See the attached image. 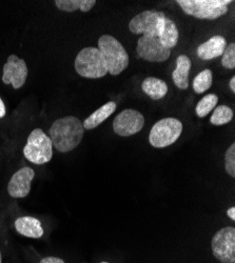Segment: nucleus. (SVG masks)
<instances>
[{"label": "nucleus", "mask_w": 235, "mask_h": 263, "mask_svg": "<svg viewBox=\"0 0 235 263\" xmlns=\"http://www.w3.org/2000/svg\"><path fill=\"white\" fill-rule=\"evenodd\" d=\"M28 77V67L24 59L16 55H10L7 63L4 65L3 81L6 84H12L18 90L23 86Z\"/></svg>", "instance_id": "11"}, {"label": "nucleus", "mask_w": 235, "mask_h": 263, "mask_svg": "<svg viewBox=\"0 0 235 263\" xmlns=\"http://www.w3.org/2000/svg\"><path fill=\"white\" fill-rule=\"evenodd\" d=\"M227 214H228V216L231 218V220H235V208H234V206L230 208V209L228 210Z\"/></svg>", "instance_id": "27"}, {"label": "nucleus", "mask_w": 235, "mask_h": 263, "mask_svg": "<svg viewBox=\"0 0 235 263\" xmlns=\"http://www.w3.org/2000/svg\"><path fill=\"white\" fill-rule=\"evenodd\" d=\"M15 229L20 235L28 238L39 239L44 236V228H42L41 222L35 217H19L15 221Z\"/></svg>", "instance_id": "14"}, {"label": "nucleus", "mask_w": 235, "mask_h": 263, "mask_svg": "<svg viewBox=\"0 0 235 263\" xmlns=\"http://www.w3.org/2000/svg\"><path fill=\"white\" fill-rule=\"evenodd\" d=\"M83 134L82 122L74 116L57 119L50 128V139L53 146L60 153H69L76 148L80 144Z\"/></svg>", "instance_id": "1"}, {"label": "nucleus", "mask_w": 235, "mask_h": 263, "mask_svg": "<svg viewBox=\"0 0 235 263\" xmlns=\"http://www.w3.org/2000/svg\"><path fill=\"white\" fill-rule=\"evenodd\" d=\"M144 126V118L141 113L132 108L123 109L113 121V129L121 137L135 135Z\"/></svg>", "instance_id": "9"}, {"label": "nucleus", "mask_w": 235, "mask_h": 263, "mask_svg": "<svg viewBox=\"0 0 235 263\" xmlns=\"http://www.w3.org/2000/svg\"><path fill=\"white\" fill-rule=\"evenodd\" d=\"M98 50L104 58L108 73L111 75H119L129 65V55L115 37L102 35L98 39Z\"/></svg>", "instance_id": "2"}, {"label": "nucleus", "mask_w": 235, "mask_h": 263, "mask_svg": "<svg viewBox=\"0 0 235 263\" xmlns=\"http://www.w3.org/2000/svg\"><path fill=\"white\" fill-rule=\"evenodd\" d=\"M6 114H7V108H6V105H5L4 101H3V99L0 98V119L4 118V117L6 116Z\"/></svg>", "instance_id": "26"}, {"label": "nucleus", "mask_w": 235, "mask_h": 263, "mask_svg": "<svg viewBox=\"0 0 235 263\" xmlns=\"http://www.w3.org/2000/svg\"><path fill=\"white\" fill-rule=\"evenodd\" d=\"M39 263H66L61 258L58 257H46L44 259H41Z\"/></svg>", "instance_id": "25"}, {"label": "nucleus", "mask_w": 235, "mask_h": 263, "mask_svg": "<svg viewBox=\"0 0 235 263\" xmlns=\"http://www.w3.org/2000/svg\"><path fill=\"white\" fill-rule=\"evenodd\" d=\"M233 118V111L227 105H219L213 112L210 122L214 125H224L229 123Z\"/></svg>", "instance_id": "22"}, {"label": "nucleus", "mask_w": 235, "mask_h": 263, "mask_svg": "<svg viewBox=\"0 0 235 263\" xmlns=\"http://www.w3.org/2000/svg\"><path fill=\"white\" fill-rule=\"evenodd\" d=\"M25 157L34 164H45L53 158V143L50 137L40 128H35L29 135L24 147Z\"/></svg>", "instance_id": "5"}, {"label": "nucleus", "mask_w": 235, "mask_h": 263, "mask_svg": "<svg viewBox=\"0 0 235 263\" xmlns=\"http://www.w3.org/2000/svg\"><path fill=\"white\" fill-rule=\"evenodd\" d=\"M183 133V123L175 118H165L157 121L150 130L149 142L156 148L172 145Z\"/></svg>", "instance_id": "6"}, {"label": "nucleus", "mask_w": 235, "mask_h": 263, "mask_svg": "<svg viewBox=\"0 0 235 263\" xmlns=\"http://www.w3.org/2000/svg\"><path fill=\"white\" fill-rule=\"evenodd\" d=\"M0 263H3V255H2V252H0Z\"/></svg>", "instance_id": "29"}, {"label": "nucleus", "mask_w": 235, "mask_h": 263, "mask_svg": "<svg viewBox=\"0 0 235 263\" xmlns=\"http://www.w3.org/2000/svg\"><path fill=\"white\" fill-rule=\"evenodd\" d=\"M191 65V59L187 55L178 56L176 60V68L173 71L172 78L174 84L180 90H187L189 87V74Z\"/></svg>", "instance_id": "15"}, {"label": "nucleus", "mask_w": 235, "mask_h": 263, "mask_svg": "<svg viewBox=\"0 0 235 263\" xmlns=\"http://www.w3.org/2000/svg\"><path fill=\"white\" fill-rule=\"evenodd\" d=\"M232 0H178L183 11L198 19L214 20L228 13Z\"/></svg>", "instance_id": "3"}, {"label": "nucleus", "mask_w": 235, "mask_h": 263, "mask_svg": "<svg viewBox=\"0 0 235 263\" xmlns=\"http://www.w3.org/2000/svg\"><path fill=\"white\" fill-rule=\"evenodd\" d=\"M166 17L167 16L162 12L155 10L143 11L131 19L129 30L133 34L158 37L162 30Z\"/></svg>", "instance_id": "7"}, {"label": "nucleus", "mask_w": 235, "mask_h": 263, "mask_svg": "<svg viewBox=\"0 0 235 263\" xmlns=\"http://www.w3.org/2000/svg\"><path fill=\"white\" fill-rule=\"evenodd\" d=\"M213 82V75L210 70H204L196 75L193 80V90L197 94H203L208 91Z\"/></svg>", "instance_id": "21"}, {"label": "nucleus", "mask_w": 235, "mask_h": 263, "mask_svg": "<svg viewBox=\"0 0 235 263\" xmlns=\"http://www.w3.org/2000/svg\"><path fill=\"white\" fill-rule=\"evenodd\" d=\"M225 168L232 178L235 177V143H232L225 154Z\"/></svg>", "instance_id": "23"}, {"label": "nucleus", "mask_w": 235, "mask_h": 263, "mask_svg": "<svg viewBox=\"0 0 235 263\" xmlns=\"http://www.w3.org/2000/svg\"><path fill=\"white\" fill-rule=\"evenodd\" d=\"M117 105L115 102L111 101L103 104L102 106H100L98 109L94 113H92L87 119H85L82 124L84 129H93L95 127H97L99 124H101L104 120L108 119L116 109Z\"/></svg>", "instance_id": "16"}, {"label": "nucleus", "mask_w": 235, "mask_h": 263, "mask_svg": "<svg viewBox=\"0 0 235 263\" xmlns=\"http://www.w3.org/2000/svg\"><path fill=\"white\" fill-rule=\"evenodd\" d=\"M100 263H109V262H100Z\"/></svg>", "instance_id": "30"}, {"label": "nucleus", "mask_w": 235, "mask_h": 263, "mask_svg": "<svg viewBox=\"0 0 235 263\" xmlns=\"http://www.w3.org/2000/svg\"><path fill=\"white\" fill-rule=\"evenodd\" d=\"M56 7L63 12H75L80 10L85 13L89 12L96 4L95 0H56Z\"/></svg>", "instance_id": "19"}, {"label": "nucleus", "mask_w": 235, "mask_h": 263, "mask_svg": "<svg viewBox=\"0 0 235 263\" xmlns=\"http://www.w3.org/2000/svg\"><path fill=\"white\" fill-rule=\"evenodd\" d=\"M136 51L140 58L150 62H164L171 55V50L167 49L156 36L142 35L137 41Z\"/></svg>", "instance_id": "10"}, {"label": "nucleus", "mask_w": 235, "mask_h": 263, "mask_svg": "<svg viewBox=\"0 0 235 263\" xmlns=\"http://www.w3.org/2000/svg\"><path fill=\"white\" fill-rule=\"evenodd\" d=\"M228 46L223 36H213L197 48V56L203 60H211L224 54Z\"/></svg>", "instance_id": "13"}, {"label": "nucleus", "mask_w": 235, "mask_h": 263, "mask_svg": "<svg viewBox=\"0 0 235 263\" xmlns=\"http://www.w3.org/2000/svg\"><path fill=\"white\" fill-rule=\"evenodd\" d=\"M212 254L222 263H235V229L226 227L211 240Z\"/></svg>", "instance_id": "8"}, {"label": "nucleus", "mask_w": 235, "mask_h": 263, "mask_svg": "<svg viewBox=\"0 0 235 263\" xmlns=\"http://www.w3.org/2000/svg\"><path fill=\"white\" fill-rule=\"evenodd\" d=\"M35 177V172L30 166L18 170L8 184V193L13 198H25L31 192V183Z\"/></svg>", "instance_id": "12"}, {"label": "nucleus", "mask_w": 235, "mask_h": 263, "mask_svg": "<svg viewBox=\"0 0 235 263\" xmlns=\"http://www.w3.org/2000/svg\"><path fill=\"white\" fill-rule=\"evenodd\" d=\"M160 42L167 49H173L178 42L179 33L176 24L172 19L166 17L162 30L158 36Z\"/></svg>", "instance_id": "18"}, {"label": "nucleus", "mask_w": 235, "mask_h": 263, "mask_svg": "<svg viewBox=\"0 0 235 263\" xmlns=\"http://www.w3.org/2000/svg\"><path fill=\"white\" fill-rule=\"evenodd\" d=\"M222 64L223 67L229 70H233L235 68V45L234 43H230L227 46L223 58H222Z\"/></svg>", "instance_id": "24"}, {"label": "nucleus", "mask_w": 235, "mask_h": 263, "mask_svg": "<svg viewBox=\"0 0 235 263\" xmlns=\"http://www.w3.org/2000/svg\"><path fill=\"white\" fill-rule=\"evenodd\" d=\"M142 91L153 100L164 98L168 93L167 83L156 77H148L141 83Z\"/></svg>", "instance_id": "17"}, {"label": "nucleus", "mask_w": 235, "mask_h": 263, "mask_svg": "<svg viewBox=\"0 0 235 263\" xmlns=\"http://www.w3.org/2000/svg\"><path fill=\"white\" fill-rule=\"evenodd\" d=\"M75 70L84 78L98 79L108 74L104 58L98 48L88 47L82 49L76 56Z\"/></svg>", "instance_id": "4"}, {"label": "nucleus", "mask_w": 235, "mask_h": 263, "mask_svg": "<svg viewBox=\"0 0 235 263\" xmlns=\"http://www.w3.org/2000/svg\"><path fill=\"white\" fill-rule=\"evenodd\" d=\"M219 102V97L215 94H208L204 96L195 107V113L198 117L204 118L209 113L212 112V109L216 106Z\"/></svg>", "instance_id": "20"}, {"label": "nucleus", "mask_w": 235, "mask_h": 263, "mask_svg": "<svg viewBox=\"0 0 235 263\" xmlns=\"http://www.w3.org/2000/svg\"><path fill=\"white\" fill-rule=\"evenodd\" d=\"M229 87L231 89V91L234 93L235 92V77L233 76L229 82Z\"/></svg>", "instance_id": "28"}]
</instances>
